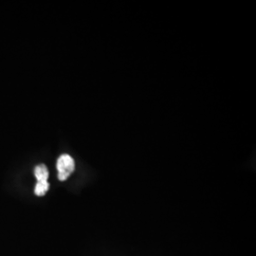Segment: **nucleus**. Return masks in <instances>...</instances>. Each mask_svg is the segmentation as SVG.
I'll return each mask as SVG.
<instances>
[{
	"instance_id": "1",
	"label": "nucleus",
	"mask_w": 256,
	"mask_h": 256,
	"mask_svg": "<svg viewBox=\"0 0 256 256\" xmlns=\"http://www.w3.org/2000/svg\"><path fill=\"white\" fill-rule=\"evenodd\" d=\"M56 167L58 170V178L61 182H64L70 174L74 173L75 168L74 160L70 155L60 156L57 160Z\"/></svg>"
},
{
	"instance_id": "3",
	"label": "nucleus",
	"mask_w": 256,
	"mask_h": 256,
	"mask_svg": "<svg viewBox=\"0 0 256 256\" xmlns=\"http://www.w3.org/2000/svg\"><path fill=\"white\" fill-rule=\"evenodd\" d=\"M48 189H50V184L48 182H38L34 188V192L38 196H43L48 191Z\"/></svg>"
},
{
	"instance_id": "2",
	"label": "nucleus",
	"mask_w": 256,
	"mask_h": 256,
	"mask_svg": "<svg viewBox=\"0 0 256 256\" xmlns=\"http://www.w3.org/2000/svg\"><path fill=\"white\" fill-rule=\"evenodd\" d=\"M34 176L38 182H48V170L45 164L37 165L34 168Z\"/></svg>"
}]
</instances>
